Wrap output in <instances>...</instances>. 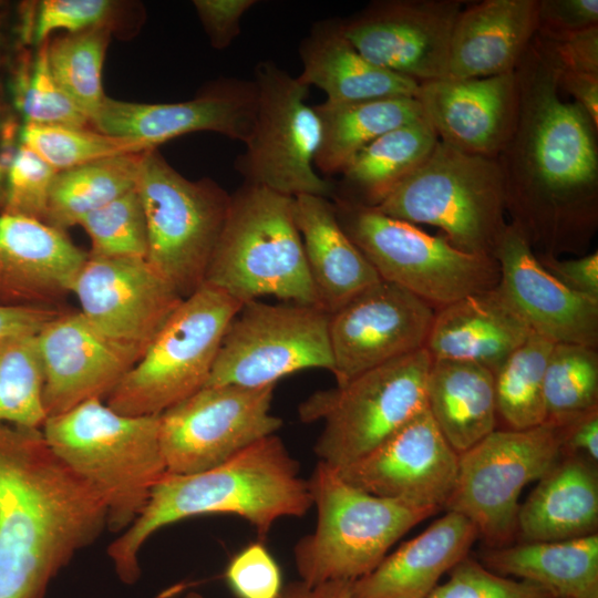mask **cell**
Wrapping results in <instances>:
<instances>
[{"mask_svg": "<svg viewBox=\"0 0 598 598\" xmlns=\"http://www.w3.org/2000/svg\"><path fill=\"white\" fill-rule=\"evenodd\" d=\"M44 372L38 336L0 339V423L41 429Z\"/></svg>", "mask_w": 598, "mask_h": 598, "instance_id": "cell-39", "label": "cell"}, {"mask_svg": "<svg viewBox=\"0 0 598 598\" xmlns=\"http://www.w3.org/2000/svg\"><path fill=\"white\" fill-rule=\"evenodd\" d=\"M41 430L52 451L101 494L113 533L140 516L167 473L158 415H126L92 399L49 416Z\"/></svg>", "mask_w": 598, "mask_h": 598, "instance_id": "cell-4", "label": "cell"}, {"mask_svg": "<svg viewBox=\"0 0 598 598\" xmlns=\"http://www.w3.org/2000/svg\"><path fill=\"white\" fill-rule=\"evenodd\" d=\"M112 30L100 27L48 41V62L54 80L90 122L106 97L102 72Z\"/></svg>", "mask_w": 598, "mask_h": 598, "instance_id": "cell-38", "label": "cell"}, {"mask_svg": "<svg viewBox=\"0 0 598 598\" xmlns=\"http://www.w3.org/2000/svg\"><path fill=\"white\" fill-rule=\"evenodd\" d=\"M539 264L568 288L598 299V251L571 259L536 255Z\"/></svg>", "mask_w": 598, "mask_h": 598, "instance_id": "cell-50", "label": "cell"}, {"mask_svg": "<svg viewBox=\"0 0 598 598\" xmlns=\"http://www.w3.org/2000/svg\"><path fill=\"white\" fill-rule=\"evenodd\" d=\"M375 208L411 224L439 227L457 249L493 258L508 225L496 158L468 154L440 140Z\"/></svg>", "mask_w": 598, "mask_h": 598, "instance_id": "cell-7", "label": "cell"}, {"mask_svg": "<svg viewBox=\"0 0 598 598\" xmlns=\"http://www.w3.org/2000/svg\"><path fill=\"white\" fill-rule=\"evenodd\" d=\"M72 293L93 327L138 358L184 299L146 258L90 255Z\"/></svg>", "mask_w": 598, "mask_h": 598, "instance_id": "cell-18", "label": "cell"}, {"mask_svg": "<svg viewBox=\"0 0 598 598\" xmlns=\"http://www.w3.org/2000/svg\"><path fill=\"white\" fill-rule=\"evenodd\" d=\"M225 577L237 598H278L283 587L278 564L260 543L250 544L236 554Z\"/></svg>", "mask_w": 598, "mask_h": 598, "instance_id": "cell-46", "label": "cell"}, {"mask_svg": "<svg viewBox=\"0 0 598 598\" xmlns=\"http://www.w3.org/2000/svg\"><path fill=\"white\" fill-rule=\"evenodd\" d=\"M435 310L416 295L381 279L330 315L336 385L425 348Z\"/></svg>", "mask_w": 598, "mask_h": 598, "instance_id": "cell-17", "label": "cell"}, {"mask_svg": "<svg viewBox=\"0 0 598 598\" xmlns=\"http://www.w3.org/2000/svg\"><path fill=\"white\" fill-rule=\"evenodd\" d=\"M256 0H194L197 16L215 49L223 50L240 33L241 17Z\"/></svg>", "mask_w": 598, "mask_h": 598, "instance_id": "cell-48", "label": "cell"}, {"mask_svg": "<svg viewBox=\"0 0 598 598\" xmlns=\"http://www.w3.org/2000/svg\"><path fill=\"white\" fill-rule=\"evenodd\" d=\"M48 41L40 45L30 68L22 69L18 76L14 87L17 107L25 123L92 127L89 116L54 80L48 62Z\"/></svg>", "mask_w": 598, "mask_h": 598, "instance_id": "cell-42", "label": "cell"}, {"mask_svg": "<svg viewBox=\"0 0 598 598\" xmlns=\"http://www.w3.org/2000/svg\"><path fill=\"white\" fill-rule=\"evenodd\" d=\"M426 404L440 432L457 454L497 429L494 373L477 363L432 359Z\"/></svg>", "mask_w": 598, "mask_h": 598, "instance_id": "cell-31", "label": "cell"}, {"mask_svg": "<svg viewBox=\"0 0 598 598\" xmlns=\"http://www.w3.org/2000/svg\"><path fill=\"white\" fill-rule=\"evenodd\" d=\"M312 507L309 481L276 434L245 447L224 463L195 474L166 473L140 516L107 547L117 577L126 585L141 576L138 555L161 528L182 519L228 514L247 520L266 536L285 517H301Z\"/></svg>", "mask_w": 598, "mask_h": 598, "instance_id": "cell-3", "label": "cell"}, {"mask_svg": "<svg viewBox=\"0 0 598 598\" xmlns=\"http://www.w3.org/2000/svg\"><path fill=\"white\" fill-rule=\"evenodd\" d=\"M530 333L496 286L437 308L425 348L433 360L468 361L495 374Z\"/></svg>", "mask_w": 598, "mask_h": 598, "instance_id": "cell-25", "label": "cell"}, {"mask_svg": "<svg viewBox=\"0 0 598 598\" xmlns=\"http://www.w3.org/2000/svg\"><path fill=\"white\" fill-rule=\"evenodd\" d=\"M494 258L497 287L533 332L554 343L598 347V299L579 293L549 274L523 235L508 223Z\"/></svg>", "mask_w": 598, "mask_h": 598, "instance_id": "cell-22", "label": "cell"}, {"mask_svg": "<svg viewBox=\"0 0 598 598\" xmlns=\"http://www.w3.org/2000/svg\"><path fill=\"white\" fill-rule=\"evenodd\" d=\"M142 154L115 155L56 172L44 223L65 231L90 213L136 188Z\"/></svg>", "mask_w": 598, "mask_h": 598, "instance_id": "cell-35", "label": "cell"}, {"mask_svg": "<svg viewBox=\"0 0 598 598\" xmlns=\"http://www.w3.org/2000/svg\"><path fill=\"white\" fill-rule=\"evenodd\" d=\"M91 241L90 256L146 258L147 226L141 197L134 188L86 215L79 224Z\"/></svg>", "mask_w": 598, "mask_h": 598, "instance_id": "cell-41", "label": "cell"}, {"mask_svg": "<svg viewBox=\"0 0 598 598\" xmlns=\"http://www.w3.org/2000/svg\"><path fill=\"white\" fill-rule=\"evenodd\" d=\"M554 344L532 331L495 372L497 420L506 429L526 430L545 423L544 377Z\"/></svg>", "mask_w": 598, "mask_h": 598, "instance_id": "cell-36", "label": "cell"}, {"mask_svg": "<svg viewBox=\"0 0 598 598\" xmlns=\"http://www.w3.org/2000/svg\"><path fill=\"white\" fill-rule=\"evenodd\" d=\"M431 363V354L422 348L302 401L299 419L323 423L315 445L319 461L344 467L425 411Z\"/></svg>", "mask_w": 598, "mask_h": 598, "instance_id": "cell-8", "label": "cell"}, {"mask_svg": "<svg viewBox=\"0 0 598 598\" xmlns=\"http://www.w3.org/2000/svg\"><path fill=\"white\" fill-rule=\"evenodd\" d=\"M330 315L295 302H244L229 322L206 385L276 384L306 369L332 371Z\"/></svg>", "mask_w": 598, "mask_h": 598, "instance_id": "cell-14", "label": "cell"}, {"mask_svg": "<svg viewBox=\"0 0 598 598\" xmlns=\"http://www.w3.org/2000/svg\"><path fill=\"white\" fill-rule=\"evenodd\" d=\"M55 174L40 156L20 144L7 172L2 213L44 221Z\"/></svg>", "mask_w": 598, "mask_h": 598, "instance_id": "cell-43", "label": "cell"}, {"mask_svg": "<svg viewBox=\"0 0 598 598\" xmlns=\"http://www.w3.org/2000/svg\"><path fill=\"white\" fill-rule=\"evenodd\" d=\"M598 25V0H538L537 31L560 34Z\"/></svg>", "mask_w": 598, "mask_h": 598, "instance_id": "cell-49", "label": "cell"}, {"mask_svg": "<svg viewBox=\"0 0 598 598\" xmlns=\"http://www.w3.org/2000/svg\"><path fill=\"white\" fill-rule=\"evenodd\" d=\"M258 104L251 136L236 168L245 183L287 196L333 198L336 186L315 167L321 126L306 103L309 86L272 61L255 66Z\"/></svg>", "mask_w": 598, "mask_h": 598, "instance_id": "cell-13", "label": "cell"}, {"mask_svg": "<svg viewBox=\"0 0 598 598\" xmlns=\"http://www.w3.org/2000/svg\"><path fill=\"white\" fill-rule=\"evenodd\" d=\"M333 199L341 227L380 279L409 290L435 309L498 285L495 258L464 252L446 236L430 235L375 207Z\"/></svg>", "mask_w": 598, "mask_h": 598, "instance_id": "cell-10", "label": "cell"}, {"mask_svg": "<svg viewBox=\"0 0 598 598\" xmlns=\"http://www.w3.org/2000/svg\"><path fill=\"white\" fill-rule=\"evenodd\" d=\"M462 0H385L341 21L354 49L373 64L419 83L447 76Z\"/></svg>", "mask_w": 598, "mask_h": 598, "instance_id": "cell-16", "label": "cell"}, {"mask_svg": "<svg viewBox=\"0 0 598 598\" xmlns=\"http://www.w3.org/2000/svg\"><path fill=\"white\" fill-rule=\"evenodd\" d=\"M105 529L101 494L52 451L42 430L0 423V598H44Z\"/></svg>", "mask_w": 598, "mask_h": 598, "instance_id": "cell-2", "label": "cell"}, {"mask_svg": "<svg viewBox=\"0 0 598 598\" xmlns=\"http://www.w3.org/2000/svg\"><path fill=\"white\" fill-rule=\"evenodd\" d=\"M308 481L317 522L293 548L296 569L307 584L359 579L411 528L435 514L360 489L320 461Z\"/></svg>", "mask_w": 598, "mask_h": 598, "instance_id": "cell-6", "label": "cell"}, {"mask_svg": "<svg viewBox=\"0 0 598 598\" xmlns=\"http://www.w3.org/2000/svg\"><path fill=\"white\" fill-rule=\"evenodd\" d=\"M458 454L427 409L361 458L336 468L349 484L434 513L453 492Z\"/></svg>", "mask_w": 598, "mask_h": 598, "instance_id": "cell-20", "label": "cell"}, {"mask_svg": "<svg viewBox=\"0 0 598 598\" xmlns=\"http://www.w3.org/2000/svg\"><path fill=\"white\" fill-rule=\"evenodd\" d=\"M477 538L472 522L447 511L352 581V598H429L441 577L468 556Z\"/></svg>", "mask_w": 598, "mask_h": 598, "instance_id": "cell-27", "label": "cell"}, {"mask_svg": "<svg viewBox=\"0 0 598 598\" xmlns=\"http://www.w3.org/2000/svg\"><path fill=\"white\" fill-rule=\"evenodd\" d=\"M204 283L241 302L274 296L318 306L293 197L249 183L234 192Z\"/></svg>", "mask_w": 598, "mask_h": 598, "instance_id": "cell-5", "label": "cell"}, {"mask_svg": "<svg viewBox=\"0 0 598 598\" xmlns=\"http://www.w3.org/2000/svg\"><path fill=\"white\" fill-rule=\"evenodd\" d=\"M351 582L331 580L307 584L299 579L285 585L278 598H352Z\"/></svg>", "mask_w": 598, "mask_h": 598, "instance_id": "cell-53", "label": "cell"}, {"mask_svg": "<svg viewBox=\"0 0 598 598\" xmlns=\"http://www.w3.org/2000/svg\"><path fill=\"white\" fill-rule=\"evenodd\" d=\"M120 4L111 0H43L35 4L31 41L41 45L56 30L76 33L100 27H110Z\"/></svg>", "mask_w": 598, "mask_h": 598, "instance_id": "cell-45", "label": "cell"}, {"mask_svg": "<svg viewBox=\"0 0 598 598\" xmlns=\"http://www.w3.org/2000/svg\"><path fill=\"white\" fill-rule=\"evenodd\" d=\"M561 456L560 431L553 424L496 429L458 454L456 482L445 509L472 522L492 548L507 546L517 534L522 491Z\"/></svg>", "mask_w": 598, "mask_h": 598, "instance_id": "cell-12", "label": "cell"}, {"mask_svg": "<svg viewBox=\"0 0 598 598\" xmlns=\"http://www.w3.org/2000/svg\"><path fill=\"white\" fill-rule=\"evenodd\" d=\"M545 423L564 426L598 409V351L555 343L544 377Z\"/></svg>", "mask_w": 598, "mask_h": 598, "instance_id": "cell-37", "label": "cell"}, {"mask_svg": "<svg viewBox=\"0 0 598 598\" xmlns=\"http://www.w3.org/2000/svg\"><path fill=\"white\" fill-rule=\"evenodd\" d=\"M243 305L204 283L183 299L105 403L126 415H159L204 388L225 331Z\"/></svg>", "mask_w": 598, "mask_h": 598, "instance_id": "cell-9", "label": "cell"}, {"mask_svg": "<svg viewBox=\"0 0 598 598\" xmlns=\"http://www.w3.org/2000/svg\"><path fill=\"white\" fill-rule=\"evenodd\" d=\"M89 252L64 230L24 216L0 215V305L55 307L72 293Z\"/></svg>", "mask_w": 598, "mask_h": 598, "instance_id": "cell-24", "label": "cell"}, {"mask_svg": "<svg viewBox=\"0 0 598 598\" xmlns=\"http://www.w3.org/2000/svg\"><path fill=\"white\" fill-rule=\"evenodd\" d=\"M481 563L496 574L533 582L553 598H598V533L486 549Z\"/></svg>", "mask_w": 598, "mask_h": 598, "instance_id": "cell-32", "label": "cell"}, {"mask_svg": "<svg viewBox=\"0 0 598 598\" xmlns=\"http://www.w3.org/2000/svg\"><path fill=\"white\" fill-rule=\"evenodd\" d=\"M524 502L517 515L522 542H557L589 536L598 527V474L594 463L563 454Z\"/></svg>", "mask_w": 598, "mask_h": 598, "instance_id": "cell-30", "label": "cell"}, {"mask_svg": "<svg viewBox=\"0 0 598 598\" xmlns=\"http://www.w3.org/2000/svg\"><path fill=\"white\" fill-rule=\"evenodd\" d=\"M559 431L563 454L580 455L592 463L598 462V409L559 426Z\"/></svg>", "mask_w": 598, "mask_h": 598, "instance_id": "cell-51", "label": "cell"}, {"mask_svg": "<svg viewBox=\"0 0 598 598\" xmlns=\"http://www.w3.org/2000/svg\"><path fill=\"white\" fill-rule=\"evenodd\" d=\"M302 84L327 94L324 102L347 104L388 97H415L420 83L363 58L344 37L341 21L315 24L300 45Z\"/></svg>", "mask_w": 598, "mask_h": 598, "instance_id": "cell-29", "label": "cell"}, {"mask_svg": "<svg viewBox=\"0 0 598 598\" xmlns=\"http://www.w3.org/2000/svg\"><path fill=\"white\" fill-rule=\"evenodd\" d=\"M136 189L146 218V259L186 298L204 285L231 194L210 178L184 177L157 148L143 152Z\"/></svg>", "mask_w": 598, "mask_h": 598, "instance_id": "cell-11", "label": "cell"}, {"mask_svg": "<svg viewBox=\"0 0 598 598\" xmlns=\"http://www.w3.org/2000/svg\"><path fill=\"white\" fill-rule=\"evenodd\" d=\"M276 384L205 385L158 415V437L168 474L213 468L252 443L276 434L271 413Z\"/></svg>", "mask_w": 598, "mask_h": 598, "instance_id": "cell-15", "label": "cell"}, {"mask_svg": "<svg viewBox=\"0 0 598 598\" xmlns=\"http://www.w3.org/2000/svg\"><path fill=\"white\" fill-rule=\"evenodd\" d=\"M293 215L318 307L332 315L381 280L341 227L329 198L295 196Z\"/></svg>", "mask_w": 598, "mask_h": 598, "instance_id": "cell-28", "label": "cell"}, {"mask_svg": "<svg viewBox=\"0 0 598 598\" xmlns=\"http://www.w3.org/2000/svg\"><path fill=\"white\" fill-rule=\"evenodd\" d=\"M321 126L315 167L326 176L340 174L365 146L383 134L424 117L415 97L313 106Z\"/></svg>", "mask_w": 598, "mask_h": 598, "instance_id": "cell-34", "label": "cell"}, {"mask_svg": "<svg viewBox=\"0 0 598 598\" xmlns=\"http://www.w3.org/2000/svg\"><path fill=\"white\" fill-rule=\"evenodd\" d=\"M20 137L21 144L55 172L115 155L151 150L140 142L107 135L92 127L25 123Z\"/></svg>", "mask_w": 598, "mask_h": 598, "instance_id": "cell-40", "label": "cell"}, {"mask_svg": "<svg viewBox=\"0 0 598 598\" xmlns=\"http://www.w3.org/2000/svg\"><path fill=\"white\" fill-rule=\"evenodd\" d=\"M447 574L429 598H553L542 587L496 574L470 556Z\"/></svg>", "mask_w": 598, "mask_h": 598, "instance_id": "cell-44", "label": "cell"}, {"mask_svg": "<svg viewBox=\"0 0 598 598\" xmlns=\"http://www.w3.org/2000/svg\"><path fill=\"white\" fill-rule=\"evenodd\" d=\"M415 99L441 142L468 154L496 158L516 121L517 74L513 71L423 82Z\"/></svg>", "mask_w": 598, "mask_h": 598, "instance_id": "cell-23", "label": "cell"}, {"mask_svg": "<svg viewBox=\"0 0 598 598\" xmlns=\"http://www.w3.org/2000/svg\"><path fill=\"white\" fill-rule=\"evenodd\" d=\"M173 598H206L204 597L202 594L197 592V591H189L183 596H179V597H173Z\"/></svg>", "mask_w": 598, "mask_h": 598, "instance_id": "cell-54", "label": "cell"}, {"mask_svg": "<svg viewBox=\"0 0 598 598\" xmlns=\"http://www.w3.org/2000/svg\"><path fill=\"white\" fill-rule=\"evenodd\" d=\"M258 104L255 81L221 79L196 97L175 103H138L106 96L91 118L92 128L140 142L148 148L181 135L208 131L246 144Z\"/></svg>", "mask_w": 598, "mask_h": 598, "instance_id": "cell-19", "label": "cell"}, {"mask_svg": "<svg viewBox=\"0 0 598 598\" xmlns=\"http://www.w3.org/2000/svg\"><path fill=\"white\" fill-rule=\"evenodd\" d=\"M38 341L48 417L92 399H106L140 359L101 333L80 311L62 312L39 333Z\"/></svg>", "mask_w": 598, "mask_h": 598, "instance_id": "cell-21", "label": "cell"}, {"mask_svg": "<svg viewBox=\"0 0 598 598\" xmlns=\"http://www.w3.org/2000/svg\"><path fill=\"white\" fill-rule=\"evenodd\" d=\"M515 71L516 121L496 156L509 224L535 255L582 254L598 228V128L560 97L556 69L534 39Z\"/></svg>", "mask_w": 598, "mask_h": 598, "instance_id": "cell-1", "label": "cell"}, {"mask_svg": "<svg viewBox=\"0 0 598 598\" xmlns=\"http://www.w3.org/2000/svg\"><path fill=\"white\" fill-rule=\"evenodd\" d=\"M439 137L425 117L394 128L361 150L340 173L333 198L377 207L433 152Z\"/></svg>", "mask_w": 598, "mask_h": 598, "instance_id": "cell-33", "label": "cell"}, {"mask_svg": "<svg viewBox=\"0 0 598 598\" xmlns=\"http://www.w3.org/2000/svg\"><path fill=\"white\" fill-rule=\"evenodd\" d=\"M538 0H484L454 24L447 76L480 79L515 71L537 31Z\"/></svg>", "mask_w": 598, "mask_h": 598, "instance_id": "cell-26", "label": "cell"}, {"mask_svg": "<svg viewBox=\"0 0 598 598\" xmlns=\"http://www.w3.org/2000/svg\"><path fill=\"white\" fill-rule=\"evenodd\" d=\"M556 79L558 87L575 99L598 128V74L556 69Z\"/></svg>", "mask_w": 598, "mask_h": 598, "instance_id": "cell-52", "label": "cell"}, {"mask_svg": "<svg viewBox=\"0 0 598 598\" xmlns=\"http://www.w3.org/2000/svg\"><path fill=\"white\" fill-rule=\"evenodd\" d=\"M534 41L558 71L598 74V25L560 34L536 33Z\"/></svg>", "mask_w": 598, "mask_h": 598, "instance_id": "cell-47", "label": "cell"}]
</instances>
